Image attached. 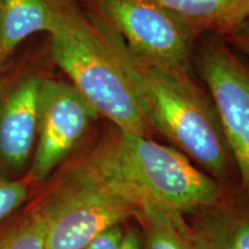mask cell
Masks as SVG:
<instances>
[{
	"label": "cell",
	"mask_w": 249,
	"mask_h": 249,
	"mask_svg": "<svg viewBox=\"0 0 249 249\" xmlns=\"http://www.w3.org/2000/svg\"><path fill=\"white\" fill-rule=\"evenodd\" d=\"M123 236L124 229L121 225H116L98 234L83 249H118Z\"/></svg>",
	"instance_id": "9a60e30c"
},
{
	"label": "cell",
	"mask_w": 249,
	"mask_h": 249,
	"mask_svg": "<svg viewBox=\"0 0 249 249\" xmlns=\"http://www.w3.org/2000/svg\"><path fill=\"white\" fill-rule=\"evenodd\" d=\"M43 79L27 67L0 81V173L22 172L33 160Z\"/></svg>",
	"instance_id": "ba28073f"
},
{
	"label": "cell",
	"mask_w": 249,
	"mask_h": 249,
	"mask_svg": "<svg viewBox=\"0 0 249 249\" xmlns=\"http://www.w3.org/2000/svg\"><path fill=\"white\" fill-rule=\"evenodd\" d=\"M87 13L119 35L135 53L193 76L198 36L158 0H83Z\"/></svg>",
	"instance_id": "5b68a950"
},
{
	"label": "cell",
	"mask_w": 249,
	"mask_h": 249,
	"mask_svg": "<svg viewBox=\"0 0 249 249\" xmlns=\"http://www.w3.org/2000/svg\"><path fill=\"white\" fill-rule=\"evenodd\" d=\"M113 139L124 174L143 192L182 214L195 213L225 197L218 180L197 169L180 150L117 127Z\"/></svg>",
	"instance_id": "277c9868"
},
{
	"label": "cell",
	"mask_w": 249,
	"mask_h": 249,
	"mask_svg": "<svg viewBox=\"0 0 249 249\" xmlns=\"http://www.w3.org/2000/svg\"><path fill=\"white\" fill-rule=\"evenodd\" d=\"M8 60L5 57L4 53V48H2V37H1V28H0V73H1L2 68L6 65V62Z\"/></svg>",
	"instance_id": "ac0fdd59"
},
{
	"label": "cell",
	"mask_w": 249,
	"mask_h": 249,
	"mask_svg": "<svg viewBox=\"0 0 249 249\" xmlns=\"http://www.w3.org/2000/svg\"><path fill=\"white\" fill-rule=\"evenodd\" d=\"M141 226L142 249H204L185 214L145 194L135 218Z\"/></svg>",
	"instance_id": "30bf717a"
},
{
	"label": "cell",
	"mask_w": 249,
	"mask_h": 249,
	"mask_svg": "<svg viewBox=\"0 0 249 249\" xmlns=\"http://www.w3.org/2000/svg\"><path fill=\"white\" fill-rule=\"evenodd\" d=\"M111 124L45 203L46 249H83L102 232L136 218L145 194L118 163Z\"/></svg>",
	"instance_id": "7a4b0ae2"
},
{
	"label": "cell",
	"mask_w": 249,
	"mask_h": 249,
	"mask_svg": "<svg viewBox=\"0 0 249 249\" xmlns=\"http://www.w3.org/2000/svg\"><path fill=\"white\" fill-rule=\"evenodd\" d=\"M28 194L29 188L26 182L0 178V223L24 203Z\"/></svg>",
	"instance_id": "5bb4252c"
},
{
	"label": "cell",
	"mask_w": 249,
	"mask_h": 249,
	"mask_svg": "<svg viewBox=\"0 0 249 249\" xmlns=\"http://www.w3.org/2000/svg\"><path fill=\"white\" fill-rule=\"evenodd\" d=\"M48 224L42 208L0 231V249H46Z\"/></svg>",
	"instance_id": "4fadbf2b"
},
{
	"label": "cell",
	"mask_w": 249,
	"mask_h": 249,
	"mask_svg": "<svg viewBox=\"0 0 249 249\" xmlns=\"http://www.w3.org/2000/svg\"><path fill=\"white\" fill-rule=\"evenodd\" d=\"M50 51L68 81L99 117L124 132L150 138L128 83L77 0H53Z\"/></svg>",
	"instance_id": "3957f363"
},
{
	"label": "cell",
	"mask_w": 249,
	"mask_h": 249,
	"mask_svg": "<svg viewBox=\"0 0 249 249\" xmlns=\"http://www.w3.org/2000/svg\"><path fill=\"white\" fill-rule=\"evenodd\" d=\"M87 15L126 77L149 127L165 136L213 178H226L234 166L231 151L211 98L196 85L193 76L147 60L135 53L116 31Z\"/></svg>",
	"instance_id": "6da1fadb"
},
{
	"label": "cell",
	"mask_w": 249,
	"mask_h": 249,
	"mask_svg": "<svg viewBox=\"0 0 249 249\" xmlns=\"http://www.w3.org/2000/svg\"><path fill=\"white\" fill-rule=\"evenodd\" d=\"M195 213L191 225L204 249H249V194L240 189Z\"/></svg>",
	"instance_id": "9c48e42d"
},
{
	"label": "cell",
	"mask_w": 249,
	"mask_h": 249,
	"mask_svg": "<svg viewBox=\"0 0 249 249\" xmlns=\"http://www.w3.org/2000/svg\"><path fill=\"white\" fill-rule=\"evenodd\" d=\"M194 67L209 90L240 189L249 194V62L223 37L204 35L195 48Z\"/></svg>",
	"instance_id": "8992f818"
},
{
	"label": "cell",
	"mask_w": 249,
	"mask_h": 249,
	"mask_svg": "<svg viewBox=\"0 0 249 249\" xmlns=\"http://www.w3.org/2000/svg\"><path fill=\"white\" fill-rule=\"evenodd\" d=\"M198 37H225L249 18V0H158Z\"/></svg>",
	"instance_id": "8fae6325"
},
{
	"label": "cell",
	"mask_w": 249,
	"mask_h": 249,
	"mask_svg": "<svg viewBox=\"0 0 249 249\" xmlns=\"http://www.w3.org/2000/svg\"><path fill=\"white\" fill-rule=\"evenodd\" d=\"M223 39L239 54L249 58V18Z\"/></svg>",
	"instance_id": "2e32d148"
},
{
	"label": "cell",
	"mask_w": 249,
	"mask_h": 249,
	"mask_svg": "<svg viewBox=\"0 0 249 249\" xmlns=\"http://www.w3.org/2000/svg\"><path fill=\"white\" fill-rule=\"evenodd\" d=\"M98 118L95 108L70 81L44 76L31 178L39 182L48 179Z\"/></svg>",
	"instance_id": "52a82bcc"
},
{
	"label": "cell",
	"mask_w": 249,
	"mask_h": 249,
	"mask_svg": "<svg viewBox=\"0 0 249 249\" xmlns=\"http://www.w3.org/2000/svg\"><path fill=\"white\" fill-rule=\"evenodd\" d=\"M118 249H142V241L139 233L134 230L124 232V236Z\"/></svg>",
	"instance_id": "e0dca14e"
},
{
	"label": "cell",
	"mask_w": 249,
	"mask_h": 249,
	"mask_svg": "<svg viewBox=\"0 0 249 249\" xmlns=\"http://www.w3.org/2000/svg\"><path fill=\"white\" fill-rule=\"evenodd\" d=\"M53 21V0H0V28L6 59L30 36L49 34Z\"/></svg>",
	"instance_id": "7c38bea8"
}]
</instances>
